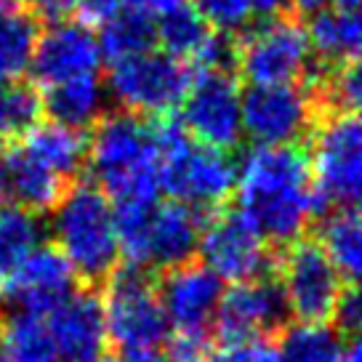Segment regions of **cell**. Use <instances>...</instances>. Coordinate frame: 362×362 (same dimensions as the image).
I'll use <instances>...</instances> for the list:
<instances>
[{
    "instance_id": "obj_12",
    "label": "cell",
    "mask_w": 362,
    "mask_h": 362,
    "mask_svg": "<svg viewBox=\"0 0 362 362\" xmlns=\"http://www.w3.org/2000/svg\"><path fill=\"white\" fill-rule=\"evenodd\" d=\"M181 125L197 144L229 152L243 141V90L235 72H194Z\"/></svg>"
},
{
    "instance_id": "obj_15",
    "label": "cell",
    "mask_w": 362,
    "mask_h": 362,
    "mask_svg": "<svg viewBox=\"0 0 362 362\" xmlns=\"http://www.w3.org/2000/svg\"><path fill=\"white\" fill-rule=\"evenodd\" d=\"M158 298L176 333H208L224 298V283L205 264L189 261L163 274Z\"/></svg>"
},
{
    "instance_id": "obj_45",
    "label": "cell",
    "mask_w": 362,
    "mask_h": 362,
    "mask_svg": "<svg viewBox=\"0 0 362 362\" xmlns=\"http://www.w3.org/2000/svg\"><path fill=\"white\" fill-rule=\"evenodd\" d=\"M0 330H3V317H0Z\"/></svg>"
},
{
    "instance_id": "obj_23",
    "label": "cell",
    "mask_w": 362,
    "mask_h": 362,
    "mask_svg": "<svg viewBox=\"0 0 362 362\" xmlns=\"http://www.w3.org/2000/svg\"><path fill=\"white\" fill-rule=\"evenodd\" d=\"M320 248L325 250L341 283L362 288V211L346 208L330 214L320 226Z\"/></svg>"
},
{
    "instance_id": "obj_6",
    "label": "cell",
    "mask_w": 362,
    "mask_h": 362,
    "mask_svg": "<svg viewBox=\"0 0 362 362\" xmlns=\"http://www.w3.org/2000/svg\"><path fill=\"white\" fill-rule=\"evenodd\" d=\"M104 320L110 344L123 354L158 351L168 339V320L160 306L158 288L141 269H117L104 283Z\"/></svg>"
},
{
    "instance_id": "obj_25",
    "label": "cell",
    "mask_w": 362,
    "mask_h": 362,
    "mask_svg": "<svg viewBox=\"0 0 362 362\" xmlns=\"http://www.w3.org/2000/svg\"><path fill=\"white\" fill-rule=\"evenodd\" d=\"M0 354L6 362H59L48 320L16 312L0 330Z\"/></svg>"
},
{
    "instance_id": "obj_40",
    "label": "cell",
    "mask_w": 362,
    "mask_h": 362,
    "mask_svg": "<svg viewBox=\"0 0 362 362\" xmlns=\"http://www.w3.org/2000/svg\"><path fill=\"white\" fill-rule=\"evenodd\" d=\"M341 362H362V333L351 336L349 344L341 349Z\"/></svg>"
},
{
    "instance_id": "obj_20",
    "label": "cell",
    "mask_w": 362,
    "mask_h": 362,
    "mask_svg": "<svg viewBox=\"0 0 362 362\" xmlns=\"http://www.w3.org/2000/svg\"><path fill=\"white\" fill-rule=\"evenodd\" d=\"M107 86L99 75H88L45 90L43 112H48L51 123L83 134L107 115Z\"/></svg>"
},
{
    "instance_id": "obj_8",
    "label": "cell",
    "mask_w": 362,
    "mask_h": 362,
    "mask_svg": "<svg viewBox=\"0 0 362 362\" xmlns=\"http://www.w3.org/2000/svg\"><path fill=\"white\" fill-rule=\"evenodd\" d=\"M194 80V69L163 51L117 62L110 67L107 93L112 96L123 112L131 115H168Z\"/></svg>"
},
{
    "instance_id": "obj_31",
    "label": "cell",
    "mask_w": 362,
    "mask_h": 362,
    "mask_svg": "<svg viewBox=\"0 0 362 362\" xmlns=\"http://www.w3.org/2000/svg\"><path fill=\"white\" fill-rule=\"evenodd\" d=\"M320 90L325 93V99L333 107L344 110V115L362 117V59L344 64L339 72H333L328 80H322L315 88L317 96H320Z\"/></svg>"
},
{
    "instance_id": "obj_17",
    "label": "cell",
    "mask_w": 362,
    "mask_h": 362,
    "mask_svg": "<svg viewBox=\"0 0 362 362\" xmlns=\"http://www.w3.org/2000/svg\"><path fill=\"white\" fill-rule=\"evenodd\" d=\"M78 291V274L57 245H40L16 272L3 293L19 306V312L48 317L62 301Z\"/></svg>"
},
{
    "instance_id": "obj_41",
    "label": "cell",
    "mask_w": 362,
    "mask_h": 362,
    "mask_svg": "<svg viewBox=\"0 0 362 362\" xmlns=\"http://www.w3.org/2000/svg\"><path fill=\"white\" fill-rule=\"evenodd\" d=\"M125 362H165L160 351H136V354H125Z\"/></svg>"
},
{
    "instance_id": "obj_38",
    "label": "cell",
    "mask_w": 362,
    "mask_h": 362,
    "mask_svg": "<svg viewBox=\"0 0 362 362\" xmlns=\"http://www.w3.org/2000/svg\"><path fill=\"white\" fill-rule=\"evenodd\" d=\"M187 0H125V6H128V11L134 13H141V16H147L149 22L158 24L160 19H165L168 13H173L176 8H181Z\"/></svg>"
},
{
    "instance_id": "obj_46",
    "label": "cell",
    "mask_w": 362,
    "mask_h": 362,
    "mask_svg": "<svg viewBox=\"0 0 362 362\" xmlns=\"http://www.w3.org/2000/svg\"><path fill=\"white\" fill-rule=\"evenodd\" d=\"M104 362H112V360H104Z\"/></svg>"
},
{
    "instance_id": "obj_2",
    "label": "cell",
    "mask_w": 362,
    "mask_h": 362,
    "mask_svg": "<svg viewBox=\"0 0 362 362\" xmlns=\"http://www.w3.org/2000/svg\"><path fill=\"white\" fill-rule=\"evenodd\" d=\"M88 165L112 208H155L160 197V155L152 125L115 110L93 125Z\"/></svg>"
},
{
    "instance_id": "obj_44",
    "label": "cell",
    "mask_w": 362,
    "mask_h": 362,
    "mask_svg": "<svg viewBox=\"0 0 362 362\" xmlns=\"http://www.w3.org/2000/svg\"><path fill=\"white\" fill-rule=\"evenodd\" d=\"M341 3V8H360L362 6V0H339Z\"/></svg>"
},
{
    "instance_id": "obj_36",
    "label": "cell",
    "mask_w": 362,
    "mask_h": 362,
    "mask_svg": "<svg viewBox=\"0 0 362 362\" xmlns=\"http://www.w3.org/2000/svg\"><path fill=\"white\" fill-rule=\"evenodd\" d=\"M125 11V0H78L75 3V13H78L80 19L78 22L88 24H107L112 22L117 13Z\"/></svg>"
},
{
    "instance_id": "obj_27",
    "label": "cell",
    "mask_w": 362,
    "mask_h": 362,
    "mask_svg": "<svg viewBox=\"0 0 362 362\" xmlns=\"http://www.w3.org/2000/svg\"><path fill=\"white\" fill-rule=\"evenodd\" d=\"M40 30L43 27L33 11L0 16V86L22 80V75L30 69Z\"/></svg>"
},
{
    "instance_id": "obj_24",
    "label": "cell",
    "mask_w": 362,
    "mask_h": 362,
    "mask_svg": "<svg viewBox=\"0 0 362 362\" xmlns=\"http://www.w3.org/2000/svg\"><path fill=\"white\" fill-rule=\"evenodd\" d=\"M40 243H43L40 216L19 205L0 208V293L8 288L27 259L40 248Z\"/></svg>"
},
{
    "instance_id": "obj_42",
    "label": "cell",
    "mask_w": 362,
    "mask_h": 362,
    "mask_svg": "<svg viewBox=\"0 0 362 362\" xmlns=\"http://www.w3.org/2000/svg\"><path fill=\"white\" fill-rule=\"evenodd\" d=\"M27 0H0V16H11V13H19L22 6Z\"/></svg>"
},
{
    "instance_id": "obj_9",
    "label": "cell",
    "mask_w": 362,
    "mask_h": 362,
    "mask_svg": "<svg viewBox=\"0 0 362 362\" xmlns=\"http://www.w3.org/2000/svg\"><path fill=\"white\" fill-rule=\"evenodd\" d=\"M197 250L221 283H256L277 269L269 243L238 208H221L205 218Z\"/></svg>"
},
{
    "instance_id": "obj_28",
    "label": "cell",
    "mask_w": 362,
    "mask_h": 362,
    "mask_svg": "<svg viewBox=\"0 0 362 362\" xmlns=\"http://www.w3.org/2000/svg\"><path fill=\"white\" fill-rule=\"evenodd\" d=\"M211 37H214V30L200 19L192 3H184L181 8L158 22V45H163V54L179 59L189 67Z\"/></svg>"
},
{
    "instance_id": "obj_33",
    "label": "cell",
    "mask_w": 362,
    "mask_h": 362,
    "mask_svg": "<svg viewBox=\"0 0 362 362\" xmlns=\"http://www.w3.org/2000/svg\"><path fill=\"white\" fill-rule=\"evenodd\" d=\"M208 362H283V351L272 339L224 341L218 349L211 351Z\"/></svg>"
},
{
    "instance_id": "obj_4",
    "label": "cell",
    "mask_w": 362,
    "mask_h": 362,
    "mask_svg": "<svg viewBox=\"0 0 362 362\" xmlns=\"http://www.w3.org/2000/svg\"><path fill=\"white\" fill-rule=\"evenodd\" d=\"M51 232L78 280L102 285L120 269V243L110 197L90 181H75L54 208Z\"/></svg>"
},
{
    "instance_id": "obj_16",
    "label": "cell",
    "mask_w": 362,
    "mask_h": 362,
    "mask_svg": "<svg viewBox=\"0 0 362 362\" xmlns=\"http://www.w3.org/2000/svg\"><path fill=\"white\" fill-rule=\"evenodd\" d=\"M59 362H104L110 333L104 304L93 291H75L45 317Z\"/></svg>"
},
{
    "instance_id": "obj_10",
    "label": "cell",
    "mask_w": 362,
    "mask_h": 362,
    "mask_svg": "<svg viewBox=\"0 0 362 362\" xmlns=\"http://www.w3.org/2000/svg\"><path fill=\"white\" fill-rule=\"evenodd\" d=\"M309 86H250L243 93V136L256 147H296L320 117Z\"/></svg>"
},
{
    "instance_id": "obj_35",
    "label": "cell",
    "mask_w": 362,
    "mask_h": 362,
    "mask_svg": "<svg viewBox=\"0 0 362 362\" xmlns=\"http://www.w3.org/2000/svg\"><path fill=\"white\" fill-rule=\"evenodd\" d=\"M336 320V333H344V336H360L362 333V288H346L344 293L339 296V304L333 309V317Z\"/></svg>"
},
{
    "instance_id": "obj_5",
    "label": "cell",
    "mask_w": 362,
    "mask_h": 362,
    "mask_svg": "<svg viewBox=\"0 0 362 362\" xmlns=\"http://www.w3.org/2000/svg\"><path fill=\"white\" fill-rule=\"evenodd\" d=\"M235 64L250 86H291L312 67L306 24L291 13L259 19L235 40Z\"/></svg>"
},
{
    "instance_id": "obj_3",
    "label": "cell",
    "mask_w": 362,
    "mask_h": 362,
    "mask_svg": "<svg viewBox=\"0 0 362 362\" xmlns=\"http://www.w3.org/2000/svg\"><path fill=\"white\" fill-rule=\"evenodd\" d=\"M149 125L160 155V192L173 203L208 214L238 189V163L229 152L197 144L179 117L163 115Z\"/></svg>"
},
{
    "instance_id": "obj_18",
    "label": "cell",
    "mask_w": 362,
    "mask_h": 362,
    "mask_svg": "<svg viewBox=\"0 0 362 362\" xmlns=\"http://www.w3.org/2000/svg\"><path fill=\"white\" fill-rule=\"evenodd\" d=\"M205 216L189 205L160 203L149 224V267L176 269L189 264L200 248Z\"/></svg>"
},
{
    "instance_id": "obj_32",
    "label": "cell",
    "mask_w": 362,
    "mask_h": 362,
    "mask_svg": "<svg viewBox=\"0 0 362 362\" xmlns=\"http://www.w3.org/2000/svg\"><path fill=\"white\" fill-rule=\"evenodd\" d=\"M192 8L214 33L221 35L250 27V19L256 13L253 0H192Z\"/></svg>"
},
{
    "instance_id": "obj_13",
    "label": "cell",
    "mask_w": 362,
    "mask_h": 362,
    "mask_svg": "<svg viewBox=\"0 0 362 362\" xmlns=\"http://www.w3.org/2000/svg\"><path fill=\"white\" fill-rule=\"evenodd\" d=\"M99 67H102V48L93 27L78 19H64L40 30L30 62L33 86H45L48 90L69 80L99 75Z\"/></svg>"
},
{
    "instance_id": "obj_43",
    "label": "cell",
    "mask_w": 362,
    "mask_h": 362,
    "mask_svg": "<svg viewBox=\"0 0 362 362\" xmlns=\"http://www.w3.org/2000/svg\"><path fill=\"white\" fill-rule=\"evenodd\" d=\"M3 200H6V181H3V155H0V208H3Z\"/></svg>"
},
{
    "instance_id": "obj_21",
    "label": "cell",
    "mask_w": 362,
    "mask_h": 362,
    "mask_svg": "<svg viewBox=\"0 0 362 362\" xmlns=\"http://www.w3.org/2000/svg\"><path fill=\"white\" fill-rule=\"evenodd\" d=\"M312 54L325 64H349L362 59V6L360 8H328L312 16L306 27Z\"/></svg>"
},
{
    "instance_id": "obj_37",
    "label": "cell",
    "mask_w": 362,
    "mask_h": 362,
    "mask_svg": "<svg viewBox=\"0 0 362 362\" xmlns=\"http://www.w3.org/2000/svg\"><path fill=\"white\" fill-rule=\"evenodd\" d=\"M33 6V16L37 22H64L69 13L75 11L78 0H27Z\"/></svg>"
},
{
    "instance_id": "obj_34",
    "label": "cell",
    "mask_w": 362,
    "mask_h": 362,
    "mask_svg": "<svg viewBox=\"0 0 362 362\" xmlns=\"http://www.w3.org/2000/svg\"><path fill=\"white\" fill-rule=\"evenodd\" d=\"M211 351L208 333H176L168 341L165 362H208Z\"/></svg>"
},
{
    "instance_id": "obj_7",
    "label": "cell",
    "mask_w": 362,
    "mask_h": 362,
    "mask_svg": "<svg viewBox=\"0 0 362 362\" xmlns=\"http://www.w3.org/2000/svg\"><path fill=\"white\" fill-rule=\"evenodd\" d=\"M312 184L322 205H362V117L333 115L317 123L312 136Z\"/></svg>"
},
{
    "instance_id": "obj_11",
    "label": "cell",
    "mask_w": 362,
    "mask_h": 362,
    "mask_svg": "<svg viewBox=\"0 0 362 362\" xmlns=\"http://www.w3.org/2000/svg\"><path fill=\"white\" fill-rule=\"evenodd\" d=\"M277 274L291 317L304 325H328L344 283L320 243L298 240L288 245L277 261Z\"/></svg>"
},
{
    "instance_id": "obj_19",
    "label": "cell",
    "mask_w": 362,
    "mask_h": 362,
    "mask_svg": "<svg viewBox=\"0 0 362 362\" xmlns=\"http://www.w3.org/2000/svg\"><path fill=\"white\" fill-rule=\"evenodd\" d=\"M3 181H6V197L13 205L27 208L33 214H48L59 205L72 184L59 179L54 170H48L37 158H33L22 144H11L3 155Z\"/></svg>"
},
{
    "instance_id": "obj_1",
    "label": "cell",
    "mask_w": 362,
    "mask_h": 362,
    "mask_svg": "<svg viewBox=\"0 0 362 362\" xmlns=\"http://www.w3.org/2000/svg\"><path fill=\"white\" fill-rule=\"evenodd\" d=\"M238 200L267 243L293 245L322 214L309 155L298 147H250L238 165Z\"/></svg>"
},
{
    "instance_id": "obj_22",
    "label": "cell",
    "mask_w": 362,
    "mask_h": 362,
    "mask_svg": "<svg viewBox=\"0 0 362 362\" xmlns=\"http://www.w3.org/2000/svg\"><path fill=\"white\" fill-rule=\"evenodd\" d=\"M19 144L67 184H75L80 170L88 165V139H86V134L62 128L57 123L35 125Z\"/></svg>"
},
{
    "instance_id": "obj_14",
    "label": "cell",
    "mask_w": 362,
    "mask_h": 362,
    "mask_svg": "<svg viewBox=\"0 0 362 362\" xmlns=\"http://www.w3.org/2000/svg\"><path fill=\"white\" fill-rule=\"evenodd\" d=\"M288 304L277 280H256V283L235 285L224 291V298L216 312V328L221 341L269 339V333L285 328Z\"/></svg>"
},
{
    "instance_id": "obj_26",
    "label": "cell",
    "mask_w": 362,
    "mask_h": 362,
    "mask_svg": "<svg viewBox=\"0 0 362 362\" xmlns=\"http://www.w3.org/2000/svg\"><path fill=\"white\" fill-rule=\"evenodd\" d=\"M155 45H158V24L134 11L117 13L112 22L104 24L99 35L102 59H107L110 64L152 54Z\"/></svg>"
},
{
    "instance_id": "obj_29",
    "label": "cell",
    "mask_w": 362,
    "mask_h": 362,
    "mask_svg": "<svg viewBox=\"0 0 362 362\" xmlns=\"http://www.w3.org/2000/svg\"><path fill=\"white\" fill-rule=\"evenodd\" d=\"M43 96L37 86L13 80L0 86V144L22 141L24 136L40 125Z\"/></svg>"
},
{
    "instance_id": "obj_30",
    "label": "cell",
    "mask_w": 362,
    "mask_h": 362,
    "mask_svg": "<svg viewBox=\"0 0 362 362\" xmlns=\"http://www.w3.org/2000/svg\"><path fill=\"white\" fill-rule=\"evenodd\" d=\"M339 333L328 325H304L298 322L293 328H285L280 339L283 362H341Z\"/></svg>"
},
{
    "instance_id": "obj_39",
    "label": "cell",
    "mask_w": 362,
    "mask_h": 362,
    "mask_svg": "<svg viewBox=\"0 0 362 362\" xmlns=\"http://www.w3.org/2000/svg\"><path fill=\"white\" fill-rule=\"evenodd\" d=\"M288 6H291V0H253V8H256V13H261L264 19L277 16V13H285Z\"/></svg>"
}]
</instances>
